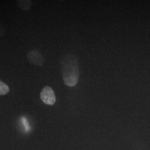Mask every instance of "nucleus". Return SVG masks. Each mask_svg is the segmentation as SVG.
I'll use <instances>...</instances> for the list:
<instances>
[{
    "label": "nucleus",
    "mask_w": 150,
    "mask_h": 150,
    "mask_svg": "<svg viewBox=\"0 0 150 150\" xmlns=\"http://www.w3.org/2000/svg\"><path fill=\"white\" fill-rule=\"evenodd\" d=\"M61 72L62 79L66 85L75 86L78 82L80 70L77 57L73 54H67L62 59Z\"/></svg>",
    "instance_id": "f257e3e1"
},
{
    "label": "nucleus",
    "mask_w": 150,
    "mask_h": 150,
    "mask_svg": "<svg viewBox=\"0 0 150 150\" xmlns=\"http://www.w3.org/2000/svg\"><path fill=\"white\" fill-rule=\"evenodd\" d=\"M42 102L47 105H53L56 102V96L53 89L48 86H45L40 93Z\"/></svg>",
    "instance_id": "f03ea898"
},
{
    "label": "nucleus",
    "mask_w": 150,
    "mask_h": 150,
    "mask_svg": "<svg viewBox=\"0 0 150 150\" xmlns=\"http://www.w3.org/2000/svg\"><path fill=\"white\" fill-rule=\"evenodd\" d=\"M27 59L31 64L39 67H42L45 64V59L43 56L39 51L36 50L29 51L27 54Z\"/></svg>",
    "instance_id": "7ed1b4c3"
},
{
    "label": "nucleus",
    "mask_w": 150,
    "mask_h": 150,
    "mask_svg": "<svg viewBox=\"0 0 150 150\" xmlns=\"http://www.w3.org/2000/svg\"><path fill=\"white\" fill-rule=\"evenodd\" d=\"M16 2L18 7L22 11H28L32 7V1L30 0H18Z\"/></svg>",
    "instance_id": "20e7f679"
},
{
    "label": "nucleus",
    "mask_w": 150,
    "mask_h": 150,
    "mask_svg": "<svg viewBox=\"0 0 150 150\" xmlns=\"http://www.w3.org/2000/svg\"><path fill=\"white\" fill-rule=\"evenodd\" d=\"M10 91V88L5 83L0 81V95H5Z\"/></svg>",
    "instance_id": "39448f33"
},
{
    "label": "nucleus",
    "mask_w": 150,
    "mask_h": 150,
    "mask_svg": "<svg viewBox=\"0 0 150 150\" xmlns=\"http://www.w3.org/2000/svg\"><path fill=\"white\" fill-rule=\"evenodd\" d=\"M4 34H5L4 27L0 23V38L4 35Z\"/></svg>",
    "instance_id": "423d86ee"
}]
</instances>
